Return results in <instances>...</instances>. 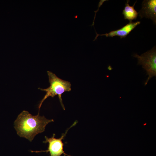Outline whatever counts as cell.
<instances>
[{
	"instance_id": "obj_1",
	"label": "cell",
	"mask_w": 156,
	"mask_h": 156,
	"mask_svg": "<svg viewBox=\"0 0 156 156\" xmlns=\"http://www.w3.org/2000/svg\"><path fill=\"white\" fill-rule=\"evenodd\" d=\"M39 114L33 116L24 110L18 116L14 122V127L18 135L31 142L36 135L44 131L48 123L54 122L53 119H48Z\"/></svg>"
},
{
	"instance_id": "obj_6",
	"label": "cell",
	"mask_w": 156,
	"mask_h": 156,
	"mask_svg": "<svg viewBox=\"0 0 156 156\" xmlns=\"http://www.w3.org/2000/svg\"><path fill=\"white\" fill-rule=\"evenodd\" d=\"M140 23V21H137L135 22H129L128 23L119 29L111 31L109 33H107L104 34H99L96 31L95 32L96 36L93 41L97 39V37L99 36H105L106 37H112L114 36L120 37V38H125Z\"/></svg>"
},
{
	"instance_id": "obj_7",
	"label": "cell",
	"mask_w": 156,
	"mask_h": 156,
	"mask_svg": "<svg viewBox=\"0 0 156 156\" xmlns=\"http://www.w3.org/2000/svg\"><path fill=\"white\" fill-rule=\"evenodd\" d=\"M129 0L127 1L122 14L124 15L125 19L128 20L129 22H131L132 20L137 18L138 15V12H137L134 8L136 1H135L133 6H131L129 4Z\"/></svg>"
},
{
	"instance_id": "obj_2",
	"label": "cell",
	"mask_w": 156,
	"mask_h": 156,
	"mask_svg": "<svg viewBox=\"0 0 156 156\" xmlns=\"http://www.w3.org/2000/svg\"><path fill=\"white\" fill-rule=\"evenodd\" d=\"M47 73L50 86L46 89L38 88L40 90L46 92L39 105V112L42 103L49 96L53 97L56 95L58 96L61 105L63 109L65 110V108L62 102V94L65 92H70L71 90L70 83L59 78L51 71H48Z\"/></svg>"
},
{
	"instance_id": "obj_4",
	"label": "cell",
	"mask_w": 156,
	"mask_h": 156,
	"mask_svg": "<svg viewBox=\"0 0 156 156\" xmlns=\"http://www.w3.org/2000/svg\"><path fill=\"white\" fill-rule=\"evenodd\" d=\"M77 122H75L74 123L68 128L65 132L62 134L61 137L59 138H55V134L54 133L53 136L50 138H48L45 136V140L43 142L44 143H48L49 146L48 149L44 151H31L32 152L39 153L40 152H49L50 156H61L62 154L64 155V156L66 155L68 156H71L66 154L63 150V146L64 144L62 142V140L66 136L67 132L71 127L75 125Z\"/></svg>"
},
{
	"instance_id": "obj_9",
	"label": "cell",
	"mask_w": 156,
	"mask_h": 156,
	"mask_svg": "<svg viewBox=\"0 0 156 156\" xmlns=\"http://www.w3.org/2000/svg\"><path fill=\"white\" fill-rule=\"evenodd\" d=\"M108 69L109 70H111L113 69V68L111 66H109L108 67Z\"/></svg>"
},
{
	"instance_id": "obj_5",
	"label": "cell",
	"mask_w": 156,
	"mask_h": 156,
	"mask_svg": "<svg viewBox=\"0 0 156 156\" xmlns=\"http://www.w3.org/2000/svg\"><path fill=\"white\" fill-rule=\"evenodd\" d=\"M141 18L145 17L156 23V0H145L143 1L141 10L138 12Z\"/></svg>"
},
{
	"instance_id": "obj_8",
	"label": "cell",
	"mask_w": 156,
	"mask_h": 156,
	"mask_svg": "<svg viewBox=\"0 0 156 156\" xmlns=\"http://www.w3.org/2000/svg\"><path fill=\"white\" fill-rule=\"evenodd\" d=\"M107 1V0H100V1L99 2V3L98 4V9L96 11H94V12H95V15H94V20L92 24V25H91V26H94V20L95 19V17H96V12L98 11L99 10V8L101 6V5H102L103 3L105 1Z\"/></svg>"
},
{
	"instance_id": "obj_3",
	"label": "cell",
	"mask_w": 156,
	"mask_h": 156,
	"mask_svg": "<svg viewBox=\"0 0 156 156\" xmlns=\"http://www.w3.org/2000/svg\"><path fill=\"white\" fill-rule=\"evenodd\" d=\"M133 57L137 58L138 65H141L146 70L148 77L145 82L146 86L151 78L156 76V49L155 46L151 50L140 55L137 54L133 55Z\"/></svg>"
}]
</instances>
